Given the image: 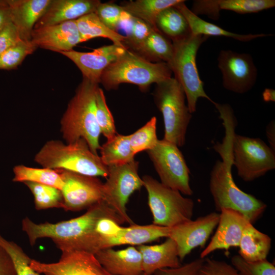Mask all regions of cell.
<instances>
[{
	"label": "cell",
	"instance_id": "cell-49",
	"mask_svg": "<svg viewBox=\"0 0 275 275\" xmlns=\"http://www.w3.org/2000/svg\"><path fill=\"white\" fill-rule=\"evenodd\" d=\"M141 275H147V274H146L143 273H142V274H141Z\"/></svg>",
	"mask_w": 275,
	"mask_h": 275
},
{
	"label": "cell",
	"instance_id": "cell-47",
	"mask_svg": "<svg viewBox=\"0 0 275 275\" xmlns=\"http://www.w3.org/2000/svg\"><path fill=\"white\" fill-rule=\"evenodd\" d=\"M266 133L269 146L275 150V123L274 121H271L266 128Z\"/></svg>",
	"mask_w": 275,
	"mask_h": 275
},
{
	"label": "cell",
	"instance_id": "cell-48",
	"mask_svg": "<svg viewBox=\"0 0 275 275\" xmlns=\"http://www.w3.org/2000/svg\"><path fill=\"white\" fill-rule=\"evenodd\" d=\"M263 100L266 102L275 101V91L271 89H266L263 93Z\"/></svg>",
	"mask_w": 275,
	"mask_h": 275
},
{
	"label": "cell",
	"instance_id": "cell-27",
	"mask_svg": "<svg viewBox=\"0 0 275 275\" xmlns=\"http://www.w3.org/2000/svg\"><path fill=\"white\" fill-rule=\"evenodd\" d=\"M182 0H136L130 1L122 6L123 10L153 28L158 14L164 9L174 6Z\"/></svg>",
	"mask_w": 275,
	"mask_h": 275
},
{
	"label": "cell",
	"instance_id": "cell-12",
	"mask_svg": "<svg viewBox=\"0 0 275 275\" xmlns=\"http://www.w3.org/2000/svg\"><path fill=\"white\" fill-rule=\"evenodd\" d=\"M59 170L64 181L61 190L65 211L88 209L103 200V183L98 177Z\"/></svg>",
	"mask_w": 275,
	"mask_h": 275
},
{
	"label": "cell",
	"instance_id": "cell-9",
	"mask_svg": "<svg viewBox=\"0 0 275 275\" xmlns=\"http://www.w3.org/2000/svg\"><path fill=\"white\" fill-rule=\"evenodd\" d=\"M232 164L243 181L251 182L275 169V150L260 138L234 134Z\"/></svg>",
	"mask_w": 275,
	"mask_h": 275
},
{
	"label": "cell",
	"instance_id": "cell-16",
	"mask_svg": "<svg viewBox=\"0 0 275 275\" xmlns=\"http://www.w3.org/2000/svg\"><path fill=\"white\" fill-rule=\"evenodd\" d=\"M127 49L113 44L99 47L91 52L72 49L59 53L76 65L82 73L83 79L99 84L104 70L123 55Z\"/></svg>",
	"mask_w": 275,
	"mask_h": 275
},
{
	"label": "cell",
	"instance_id": "cell-26",
	"mask_svg": "<svg viewBox=\"0 0 275 275\" xmlns=\"http://www.w3.org/2000/svg\"><path fill=\"white\" fill-rule=\"evenodd\" d=\"M99 150L100 157L107 167L126 164L134 160L135 154L131 148L129 135L117 133L100 146Z\"/></svg>",
	"mask_w": 275,
	"mask_h": 275
},
{
	"label": "cell",
	"instance_id": "cell-15",
	"mask_svg": "<svg viewBox=\"0 0 275 275\" xmlns=\"http://www.w3.org/2000/svg\"><path fill=\"white\" fill-rule=\"evenodd\" d=\"M31 267L44 275H111L94 254L80 251L62 252L58 262L44 263L32 259Z\"/></svg>",
	"mask_w": 275,
	"mask_h": 275
},
{
	"label": "cell",
	"instance_id": "cell-36",
	"mask_svg": "<svg viewBox=\"0 0 275 275\" xmlns=\"http://www.w3.org/2000/svg\"><path fill=\"white\" fill-rule=\"evenodd\" d=\"M219 9L244 14L256 13L275 6L274 0H217Z\"/></svg>",
	"mask_w": 275,
	"mask_h": 275
},
{
	"label": "cell",
	"instance_id": "cell-35",
	"mask_svg": "<svg viewBox=\"0 0 275 275\" xmlns=\"http://www.w3.org/2000/svg\"><path fill=\"white\" fill-rule=\"evenodd\" d=\"M0 245L11 258L16 275H40L31 267L32 259L15 242L8 240L0 234Z\"/></svg>",
	"mask_w": 275,
	"mask_h": 275
},
{
	"label": "cell",
	"instance_id": "cell-13",
	"mask_svg": "<svg viewBox=\"0 0 275 275\" xmlns=\"http://www.w3.org/2000/svg\"><path fill=\"white\" fill-rule=\"evenodd\" d=\"M217 61L225 89L243 94L253 88L257 80V69L250 54L222 50Z\"/></svg>",
	"mask_w": 275,
	"mask_h": 275
},
{
	"label": "cell",
	"instance_id": "cell-46",
	"mask_svg": "<svg viewBox=\"0 0 275 275\" xmlns=\"http://www.w3.org/2000/svg\"><path fill=\"white\" fill-rule=\"evenodd\" d=\"M12 22L9 5L7 0H0V33L8 23Z\"/></svg>",
	"mask_w": 275,
	"mask_h": 275
},
{
	"label": "cell",
	"instance_id": "cell-2",
	"mask_svg": "<svg viewBox=\"0 0 275 275\" xmlns=\"http://www.w3.org/2000/svg\"><path fill=\"white\" fill-rule=\"evenodd\" d=\"M214 146L222 156L217 160L210 173L209 188L215 209H230L242 214L253 225L264 213L266 204L254 196L247 194L235 184L232 174V145L223 143Z\"/></svg>",
	"mask_w": 275,
	"mask_h": 275
},
{
	"label": "cell",
	"instance_id": "cell-33",
	"mask_svg": "<svg viewBox=\"0 0 275 275\" xmlns=\"http://www.w3.org/2000/svg\"><path fill=\"white\" fill-rule=\"evenodd\" d=\"M96 118L102 133L107 140L117 133L114 120L108 108L104 92L99 87L95 94Z\"/></svg>",
	"mask_w": 275,
	"mask_h": 275
},
{
	"label": "cell",
	"instance_id": "cell-3",
	"mask_svg": "<svg viewBox=\"0 0 275 275\" xmlns=\"http://www.w3.org/2000/svg\"><path fill=\"white\" fill-rule=\"evenodd\" d=\"M98 87V84L83 79L61 120V131L67 143L84 139L96 155L100 148L101 134L96 118L95 94Z\"/></svg>",
	"mask_w": 275,
	"mask_h": 275
},
{
	"label": "cell",
	"instance_id": "cell-7",
	"mask_svg": "<svg viewBox=\"0 0 275 275\" xmlns=\"http://www.w3.org/2000/svg\"><path fill=\"white\" fill-rule=\"evenodd\" d=\"M154 102L161 113L164 133L163 139L178 147L184 145L192 115L185 104V94L178 81L170 77L156 84Z\"/></svg>",
	"mask_w": 275,
	"mask_h": 275
},
{
	"label": "cell",
	"instance_id": "cell-25",
	"mask_svg": "<svg viewBox=\"0 0 275 275\" xmlns=\"http://www.w3.org/2000/svg\"><path fill=\"white\" fill-rule=\"evenodd\" d=\"M75 21L81 42L96 37H103L111 40L114 44L126 47V37L106 26L95 12L85 15Z\"/></svg>",
	"mask_w": 275,
	"mask_h": 275
},
{
	"label": "cell",
	"instance_id": "cell-22",
	"mask_svg": "<svg viewBox=\"0 0 275 275\" xmlns=\"http://www.w3.org/2000/svg\"><path fill=\"white\" fill-rule=\"evenodd\" d=\"M136 248L141 254L143 271L146 274L152 275L158 269L181 265L176 244L170 237L159 244H142Z\"/></svg>",
	"mask_w": 275,
	"mask_h": 275
},
{
	"label": "cell",
	"instance_id": "cell-11",
	"mask_svg": "<svg viewBox=\"0 0 275 275\" xmlns=\"http://www.w3.org/2000/svg\"><path fill=\"white\" fill-rule=\"evenodd\" d=\"M139 163L133 160L129 163L108 167V176L103 183V201L130 225L134 223L126 211V204L131 195L143 186L140 177Z\"/></svg>",
	"mask_w": 275,
	"mask_h": 275
},
{
	"label": "cell",
	"instance_id": "cell-30",
	"mask_svg": "<svg viewBox=\"0 0 275 275\" xmlns=\"http://www.w3.org/2000/svg\"><path fill=\"white\" fill-rule=\"evenodd\" d=\"M156 25L171 40L191 34L185 18L174 6L166 8L158 14Z\"/></svg>",
	"mask_w": 275,
	"mask_h": 275
},
{
	"label": "cell",
	"instance_id": "cell-17",
	"mask_svg": "<svg viewBox=\"0 0 275 275\" xmlns=\"http://www.w3.org/2000/svg\"><path fill=\"white\" fill-rule=\"evenodd\" d=\"M31 41L37 48L58 52L72 50L81 43L75 20L34 29Z\"/></svg>",
	"mask_w": 275,
	"mask_h": 275
},
{
	"label": "cell",
	"instance_id": "cell-40",
	"mask_svg": "<svg viewBox=\"0 0 275 275\" xmlns=\"http://www.w3.org/2000/svg\"><path fill=\"white\" fill-rule=\"evenodd\" d=\"M200 275H241L227 262L205 257L200 269Z\"/></svg>",
	"mask_w": 275,
	"mask_h": 275
},
{
	"label": "cell",
	"instance_id": "cell-38",
	"mask_svg": "<svg viewBox=\"0 0 275 275\" xmlns=\"http://www.w3.org/2000/svg\"><path fill=\"white\" fill-rule=\"evenodd\" d=\"M124 11L121 6L111 3H100L95 13L108 28L117 32L120 18Z\"/></svg>",
	"mask_w": 275,
	"mask_h": 275
},
{
	"label": "cell",
	"instance_id": "cell-14",
	"mask_svg": "<svg viewBox=\"0 0 275 275\" xmlns=\"http://www.w3.org/2000/svg\"><path fill=\"white\" fill-rule=\"evenodd\" d=\"M219 219V213L213 212L170 228L168 237L175 242L181 261L194 249L204 246Z\"/></svg>",
	"mask_w": 275,
	"mask_h": 275
},
{
	"label": "cell",
	"instance_id": "cell-42",
	"mask_svg": "<svg viewBox=\"0 0 275 275\" xmlns=\"http://www.w3.org/2000/svg\"><path fill=\"white\" fill-rule=\"evenodd\" d=\"M22 40L14 24L10 22L0 33V55Z\"/></svg>",
	"mask_w": 275,
	"mask_h": 275
},
{
	"label": "cell",
	"instance_id": "cell-28",
	"mask_svg": "<svg viewBox=\"0 0 275 275\" xmlns=\"http://www.w3.org/2000/svg\"><path fill=\"white\" fill-rule=\"evenodd\" d=\"M15 182H31L48 185L61 190L64 181L60 170L49 168H36L18 165L13 168Z\"/></svg>",
	"mask_w": 275,
	"mask_h": 275
},
{
	"label": "cell",
	"instance_id": "cell-5",
	"mask_svg": "<svg viewBox=\"0 0 275 275\" xmlns=\"http://www.w3.org/2000/svg\"><path fill=\"white\" fill-rule=\"evenodd\" d=\"M172 71L163 62L153 63L127 49L103 72L100 82L106 90L117 89L122 84H130L146 92L150 86L171 77Z\"/></svg>",
	"mask_w": 275,
	"mask_h": 275
},
{
	"label": "cell",
	"instance_id": "cell-31",
	"mask_svg": "<svg viewBox=\"0 0 275 275\" xmlns=\"http://www.w3.org/2000/svg\"><path fill=\"white\" fill-rule=\"evenodd\" d=\"M32 192L37 210L63 208V198L60 189L48 185L31 182L23 183Z\"/></svg>",
	"mask_w": 275,
	"mask_h": 275
},
{
	"label": "cell",
	"instance_id": "cell-43",
	"mask_svg": "<svg viewBox=\"0 0 275 275\" xmlns=\"http://www.w3.org/2000/svg\"><path fill=\"white\" fill-rule=\"evenodd\" d=\"M220 10L217 0H200L194 1L191 11L197 15L204 14L216 20L219 18Z\"/></svg>",
	"mask_w": 275,
	"mask_h": 275
},
{
	"label": "cell",
	"instance_id": "cell-39",
	"mask_svg": "<svg viewBox=\"0 0 275 275\" xmlns=\"http://www.w3.org/2000/svg\"><path fill=\"white\" fill-rule=\"evenodd\" d=\"M156 30L143 21L135 18L130 36L126 38L125 46L136 52L151 33Z\"/></svg>",
	"mask_w": 275,
	"mask_h": 275
},
{
	"label": "cell",
	"instance_id": "cell-20",
	"mask_svg": "<svg viewBox=\"0 0 275 275\" xmlns=\"http://www.w3.org/2000/svg\"><path fill=\"white\" fill-rule=\"evenodd\" d=\"M94 255L111 275H141L143 273L141 254L133 246L120 250L112 248L103 249Z\"/></svg>",
	"mask_w": 275,
	"mask_h": 275
},
{
	"label": "cell",
	"instance_id": "cell-19",
	"mask_svg": "<svg viewBox=\"0 0 275 275\" xmlns=\"http://www.w3.org/2000/svg\"><path fill=\"white\" fill-rule=\"evenodd\" d=\"M100 3L99 0H51L34 29L76 20L85 15L95 12Z\"/></svg>",
	"mask_w": 275,
	"mask_h": 275
},
{
	"label": "cell",
	"instance_id": "cell-45",
	"mask_svg": "<svg viewBox=\"0 0 275 275\" xmlns=\"http://www.w3.org/2000/svg\"><path fill=\"white\" fill-rule=\"evenodd\" d=\"M134 17L124 10L121 14L119 22L118 30H123L126 34V38L128 37L131 33L134 23Z\"/></svg>",
	"mask_w": 275,
	"mask_h": 275
},
{
	"label": "cell",
	"instance_id": "cell-18",
	"mask_svg": "<svg viewBox=\"0 0 275 275\" xmlns=\"http://www.w3.org/2000/svg\"><path fill=\"white\" fill-rule=\"evenodd\" d=\"M249 222L237 211L222 209L216 232L200 258H204L217 250H228L231 247L239 246L243 229Z\"/></svg>",
	"mask_w": 275,
	"mask_h": 275
},
{
	"label": "cell",
	"instance_id": "cell-32",
	"mask_svg": "<svg viewBox=\"0 0 275 275\" xmlns=\"http://www.w3.org/2000/svg\"><path fill=\"white\" fill-rule=\"evenodd\" d=\"M156 118L152 117L144 126L129 135L132 152L136 154L152 149L157 143Z\"/></svg>",
	"mask_w": 275,
	"mask_h": 275
},
{
	"label": "cell",
	"instance_id": "cell-24",
	"mask_svg": "<svg viewBox=\"0 0 275 275\" xmlns=\"http://www.w3.org/2000/svg\"><path fill=\"white\" fill-rule=\"evenodd\" d=\"M271 244V238L249 222L243 229L239 242V255L249 262L266 259Z\"/></svg>",
	"mask_w": 275,
	"mask_h": 275
},
{
	"label": "cell",
	"instance_id": "cell-6",
	"mask_svg": "<svg viewBox=\"0 0 275 275\" xmlns=\"http://www.w3.org/2000/svg\"><path fill=\"white\" fill-rule=\"evenodd\" d=\"M208 38L207 36L191 33L172 40L173 52L171 60L168 64L174 74V78L184 91L187 105L191 114L196 111L199 98H206L213 104L215 102L206 93L196 65L198 50Z\"/></svg>",
	"mask_w": 275,
	"mask_h": 275
},
{
	"label": "cell",
	"instance_id": "cell-34",
	"mask_svg": "<svg viewBox=\"0 0 275 275\" xmlns=\"http://www.w3.org/2000/svg\"><path fill=\"white\" fill-rule=\"evenodd\" d=\"M37 47L31 41L21 40L0 55V70L17 68Z\"/></svg>",
	"mask_w": 275,
	"mask_h": 275
},
{
	"label": "cell",
	"instance_id": "cell-21",
	"mask_svg": "<svg viewBox=\"0 0 275 275\" xmlns=\"http://www.w3.org/2000/svg\"><path fill=\"white\" fill-rule=\"evenodd\" d=\"M51 1L7 0L11 21L22 40L31 41L36 23L44 14Z\"/></svg>",
	"mask_w": 275,
	"mask_h": 275
},
{
	"label": "cell",
	"instance_id": "cell-29",
	"mask_svg": "<svg viewBox=\"0 0 275 275\" xmlns=\"http://www.w3.org/2000/svg\"><path fill=\"white\" fill-rule=\"evenodd\" d=\"M173 52L172 42L159 30H153L136 52L145 59L169 63Z\"/></svg>",
	"mask_w": 275,
	"mask_h": 275
},
{
	"label": "cell",
	"instance_id": "cell-41",
	"mask_svg": "<svg viewBox=\"0 0 275 275\" xmlns=\"http://www.w3.org/2000/svg\"><path fill=\"white\" fill-rule=\"evenodd\" d=\"M204 258H199L176 268L158 269L152 275H200Z\"/></svg>",
	"mask_w": 275,
	"mask_h": 275
},
{
	"label": "cell",
	"instance_id": "cell-44",
	"mask_svg": "<svg viewBox=\"0 0 275 275\" xmlns=\"http://www.w3.org/2000/svg\"><path fill=\"white\" fill-rule=\"evenodd\" d=\"M0 275H16L11 258L0 245Z\"/></svg>",
	"mask_w": 275,
	"mask_h": 275
},
{
	"label": "cell",
	"instance_id": "cell-8",
	"mask_svg": "<svg viewBox=\"0 0 275 275\" xmlns=\"http://www.w3.org/2000/svg\"><path fill=\"white\" fill-rule=\"evenodd\" d=\"M148 193V203L153 224L172 228L192 219L194 202L179 191L162 184L149 175L142 177Z\"/></svg>",
	"mask_w": 275,
	"mask_h": 275
},
{
	"label": "cell",
	"instance_id": "cell-1",
	"mask_svg": "<svg viewBox=\"0 0 275 275\" xmlns=\"http://www.w3.org/2000/svg\"><path fill=\"white\" fill-rule=\"evenodd\" d=\"M104 217L120 225L125 223L103 200L78 217L56 223L37 224L25 217L22 220V230L32 246L38 239L49 238L62 252L80 251L95 254L103 249V239L96 232L95 226L97 221Z\"/></svg>",
	"mask_w": 275,
	"mask_h": 275
},
{
	"label": "cell",
	"instance_id": "cell-37",
	"mask_svg": "<svg viewBox=\"0 0 275 275\" xmlns=\"http://www.w3.org/2000/svg\"><path fill=\"white\" fill-rule=\"evenodd\" d=\"M231 262L241 275H275L274 265L266 259L249 262L236 255L232 256Z\"/></svg>",
	"mask_w": 275,
	"mask_h": 275
},
{
	"label": "cell",
	"instance_id": "cell-10",
	"mask_svg": "<svg viewBox=\"0 0 275 275\" xmlns=\"http://www.w3.org/2000/svg\"><path fill=\"white\" fill-rule=\"evenodd\" d=\"M147 152L162 184L185 195H193L190 171L177 145L164 139L158 140Z\"/></svg>",
	"mask_w": 275,
	"mask_h": 275
},
{
	"label": "cell",
	"instance_id": "cell-23",
	"mask_svg": "<svg viewBox=\"0 0 275 275\" xmlns=\"http://www.w3.org/2000/svg\"><path fill=\"white\" fill-rule=\"evenodd\" d=\"M182 1L174 6L184 16L193 34L207 36H224L241 42H249L258 38L269 36L268 34H239L225 30L220 26L206 21L194 13Z\"/></svg>",
	"mask_w": 275,
	"mask_h": 275
},
{
	"label": "cell",
	"instance_id": "cell-4",
	"mask_svg": "<svg viewBox=\"0 0 275 275\" xmlns=\"http://www.w3.org/2000/svg\"><path fill=\"white\" fill-rule=\"evenodd\" d=\"M34 160L43 168L93 177L108 176V167L98 155L92 152L82 138L67 144L60 141H49L36 154Z\"/></svg>",
	"mask_w": 275,
	"mask_h": 275
}]
</instances>
